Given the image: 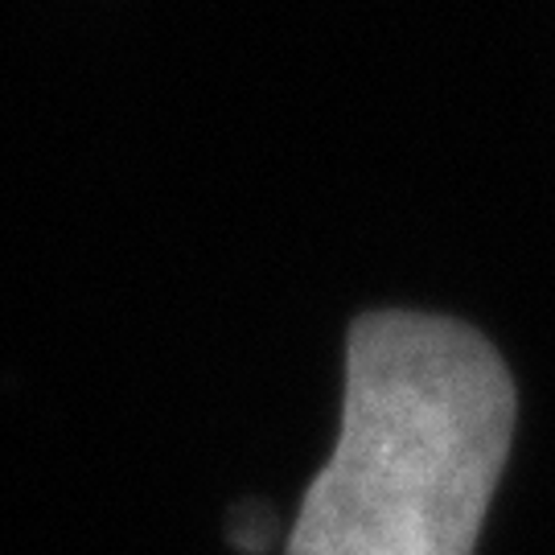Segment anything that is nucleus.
I'll return each instance as SVG.
<instances>
[{"label":"nucleus","instance_id":"obj_2","mask_svg":"<svg viewBox=\"0 0 555 555\" xmlns=\"http://www.w3.org/2000/svg\"><path fill=\"white\" fill-rule=\"evenodd\" d=\"M231 539H235L243 552H259V547H268V539H272V515H263L256 506H243L231 522Z\"/></svg>","mask_w":555,"mask_h":555},{"label":"nucleus","instance_id":"obj_1","mask_svg":"<svg viewBox=\"0 0 555 555\" xmlns=\"http://www.w3.org/2000/svg\"><path fill=\"white\" fill-rule=\"evenodd\" d=\"M515 433V383L449 318L371 313L350 334L346 408L288 555H474Z\"/></svg>","mask_w":555,"mask_h":555}]
</instances>
